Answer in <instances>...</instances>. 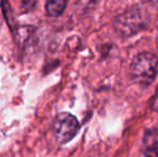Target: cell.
I'll list each match as a JSON object with an SVG mask.
<instances>
[{"label": "cell", "mask_w": 158, "mask_h": 157, "mask_svg": "<svg viewBox=\"0 0 158 157\" xmlns=\"http://www.w3.org/2000/svg\"><path fill=\"white\" fill-rule=\"evenodd\" d=\"M142 153L145 157H158V127L151 128L144 134Z\"/></svg>", "instance_id": "3"}, {"label": "cell", "mask_w": 158, "mask_h": 157, "mask_svg": "<svg viewBox=\"0 0 158 157\" xmlns=\"http://www.w3.org/2000/svg\"><path fill=\"white\" fill-rule=\"evenodd\" d=\"M158 70V58L148 52L138 54L130 65L131 78L140 86H148L154 82Z\"/></svg>", "instance_id": "1"}, {"label": "cell", "mask_w": 158, "mask_h": 157, "mask_svg": "<svg viewBox=\"0 0 158 157\" xmlns=\"http://www.w3.org/2000/svg\"><path fill=\"white\" fill-rule=\"evenodd\" d=\"M67 1H63V0H51L48 1L45 4V10L48 15L52 17H57L59 15L63 14V12L66 9Z\"/></svg>", "instance_id": "4"}, {"label": "cell", "mask_w": 158, "mask_h": 157, "mask_svg": "<svg viewBox=\"0 0 158 157\" xmlns=\"http://www.w3.org/2000/svg\"><path fill=\"white\" fill-rule=\"evenodd\" d=\"M80 124L77 118L68 112H61L53 124V132L57 142L64 144L71 141L79 132Z\"/></svg>", "instance_id": "2"}]
</instances>
